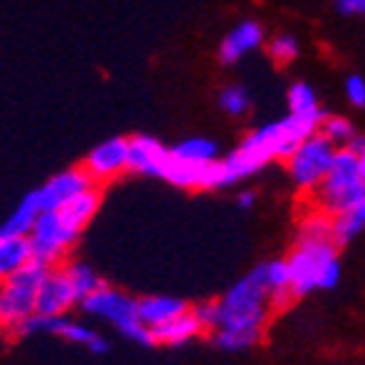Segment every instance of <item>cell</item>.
I'll return each instance as SVG.
<instances>
[{"mask_svg": "<svg viewBox=\"0 0 365 365\" xmlns=\"http://www.w3.org/2000/svg\"><path fill=\"white\" fill-rule=\"evenodd\" d=\"M82 169L90 174V179L98 187L110 182V179L120 177L123 171H128V138L115 135V138H108L103 143H98V146L87 153Z\"/></svg>", "mask_w": 365, "mask_h": 365, "instance_id": "cell-10", "label": "cell"}, {"mask_svg": "<svg viewBox=\"0 0 365 365\" xmlns=\"http://www.w3.org/2000/svg\"><path fill=\"white\" fill-rule=\"evenodd\" d=\"M46 332L56 337H64V340L74 342V345L87 347V350L95 355L108 353V340L100 335L98 329L87 327L85 322H74V319H67V317H49Z\"/></svg>", "mask_w": 365, "mask_h": 365, "instance_id": "cell-15", "label": "cell"}, {"mask_svg": "<svg viewBox=\"0 0 365 365\" xmlns=\"http://www.w3.org/2000/svg\"><path fill=\"white\" fill-rule=\"evenodd\" d=\"M263 41H266V34H263V26L258 21H240L220 43V61L222 64H237L243 56L261 49Z\"/></svg>", "mask_w": 365, "mask_h": 365, "instance_id": "cell-12", "label": "cell"}, {"mask_svg": "<svg viewBox=\"0 0 365 365\" xmlns=\"http://www.w3.org/2000/svg\"><path fill=\"white\" fill-rule=\"evenodd\" d=\"M217 103H220V108L225 110L227 115L240 118L250 110V92L245 90L243 85H227V87L220 90Z\"/></svg>", "mask_w": 365, "mask_h": 365, "instance_id": "cell-26", "label": "cell"}, {"mask_svg": "<svg viewBox=\"0 0 365 365\" xmlns=\"http://www.w3.org/2000/svg\"><path fill=\"white\" fill-rule=\"evenodd\" d=\"M31 261L34 258H31V248L26 237L0 235V281L19 274L21 268L29 266Z\"/></svg>", "mask_w": 365, "mask_h": 365, "instance_id": "cell-19", "label": "cell"}, {"mask_svg": "<svg viewBox=\"0 0 365 365\" xmlns=\"http://www.w3.org/2000/svg\"><path fill=\"white\" fill-rule=\"evenodd\" d=\"M74 304H77V297H74L61 266L49 268L36 292V309L34 312L43 317H67V312Z\"/></svg>", "mask_w": 365, "mask_h": 365, "instance_id": "cell-11", "label": "cell"}, {"mask_svg": "<svg viewBox=\"0 0 365 365\" xmlns=\"http://www.w3.org/2000/svg\"><path fill=\"white\" fill-rule=\"evenodd\" d=\"M324 115L327 113L322 108L309 110V113H289L287 118L261 125L250 135H245L243 143L222 158L230 184H237L240 179L256 174L271 161H279V158L284 161L299 140L319 133V123Z\"/></svg>", "mask_w": 365, "mask_h": 365, "instance_id": "cell-2", "label": "cell"}, {"mask_svg": "<svg viewBox=\"0 0 365 365\" xmlns=\"http://www.w3.org/2000/svg\"><path fill=\"white\" fill-rule=\"evenodd\" d=\"M271 314L274 309H271L268 289L263 284L261 266H256L215 302V345L227 353L250 350L263 337Z\"/></svg>", "mask_w": 365, "mask_h": 365, "instance_id": "cell-1", "label": "cell"}, {"mask_svg": "<svg viewBox=\"0 0 365 365\" xmlns=\"http://www.w3.org/2000/svg\"><path fill=\"white\" fill-rule=\"evenodd\" d=\"M77 237H79V232L74 230L56 210H51V212L38 215L36 225L31 227L26 240H29L31 258H34V261L46 268H54L67 261L69 250L77 243Z\"/></svg>", "mask_w": 365, "mask_h": 365, "instance_id": "cell-6", "label": "cell"}, {"mask_svg": "<svg viewBox=\"0 0 365 365\" xmlns=\"http://www.w3.org/2000/svg\"><path fill=\"white\" fill-rule=\"evenodd\" d=\"M335 8L342 13V16H363L365 11V0H335Z\"/></svg>", "mask_w": 365, "mask_h": 365, "instance_id": "cell-30", "label": "cell"}, {"mask_svg": "<svg viewBox=\"0 0 365 365\" xmlns=\"http://www.w3.org/2000/svg\"><path fill=\"white\" fill-rule=\"evenodd\" d=\"M319 133L332 143L335 148H345L350 140L358 135L355 130V123L345 115H324L322 123H319Z\"/></svg>", "mask_w": 365, "mask_h": 365, "instance_id": "cell-24", "label": "cell"}, {"mask_svg": "<svg viewBox=\"0 0 365 365\" xmlns=\"http://www.w3.org/2000/svg\"><path fill=\"white\" fill-rule=\"evenodd\" d=\"M287 103L289 113H309V110L319 108V100H317V92L307 82H294L287 92Z\"/></svg>", "mask_w": 365, "mask_h": 365, "instance_id": "cell-27", "label": "cell"}, {"mask_svg": "<svg viewBox=\"0 0 365 365\" xmlns=\"http://www.w3.org/2000/svg\"><path fill=\"white\" fill-rule=\"evenodd\" d=\"M205 329L200 327V322H197V317L192 314V309L182 312L179 317H174V319H169L166 324H161V327L151 329V340L153 345H184V342L195 340L197 335H202Z\"/></svg>", "mask_w": 365, "mask_h": 365, "instance_id": "cell-17", "label": "cell"}, {"mask_svg": "<svg viewBox=\"0 0 365 365\" xmlns=\"http://www.w3.org/2000/svg\"><path fill=\"white\" fill-rule=\"evenodd\" d=\"M314 210L324 215H337L342 210L365 205V156L350 148H337L322 184L312 192Z\"/></svg>", "mask_w": 365, "mask_h": 365, "instance_id": "cell-3", "label": "cell"}, {"mask_svg": "<svg viewBox=\"0 0 365 365\" xmlns=\"http://www.w3.org/2000/svg\"><path fill=\"white\" fill-rule=\"evenodd\" d=\"M329 225H332V243L337 248L340 245H350L365 227V205H358V207L342 210V212L332 215Z\"/></svg>", "mask_w": 365, "mask_h": 365, "instance_id": "cell-22", "label": "cell"}, {"mask_svg": "<svg viewBox=\"0 0 365 365\" xmlns=\"http://www.w3.org/2000/svg\"><path fill=\"white\" fill-rule=\"evenodd\" d=\"M38 215H41V210H38L36 197H34V192H29V195L16 205V210L8 215L6 222L0 225V235L26 237L31 232V227L36 225Z\"/></svg>", "mask_w": 365, "mask_h": 365, "instance_id": "cell-20", "label": "cell"}, {"mask_svg": "<svg viewBox=\"0 0 365 365\" xmlns=\"http://www.w3.org/2000/svg\"><path fill=\"white\" fill-rule=\"evenodd\" d=\"M46 271H49L46 266L31 261L29 266L21 268L19 274L0 281V312H3L6 327H16L19 322H24L26 317L34 314L36 292L41 287Z\"/></svg>", "mask_w": 365, "mask_h": 365, "instance_id": "cell-8", "label": "cell"}, {"mask_svg": "<svg viewBox=\"0 0 365 365\" xmlns=\"http://www.w3.org/2000/svg\"><path fill=\"white\" fill-rule=\"evenodd\" d=\"M297 240H332V225H329V215L319 212L312 207L304 217L299 220Z\"/></svg>", "mask_w": 365, "mask_h": 365, "instance_id": "cell-25", "label": "cell"}, {"mask_svg": "<svg viewBox=\"0 0 365 365\" xmlns=\"http://www.w3.org/2000/svg\"><path fill=\"white\" fill-rule=\"evenodd\" d=\"M189 304L179 297H166V294H153V297L135 299V312L143 327L156 329L161 324H166L169 319L179 317L182 312H187Z\"/></svg>", "mask_w": 365, "mask_h": 365, "instance_id": "cell-14", "label": "cell"}, {"mask_svg": "<svg viewBox=\"0 0 365 365\" xmlns=\"http://www.w3.org/2000/svg\"><path fill=\"white\" fill-rule=\"evenodd\" d=\"M79 307L85 309V314L95 317V319H103V322H110L113 327L125 335L130 342L135 345H153L151 340V329L143 327L138 319V312H135V299L130 294L120 292L115 287H108L100 281V287L92 294H87Z\"/></svg>", "mask_w": 365, "mask_h": 365, "instance_id": "cell-5", "label": "cell"}, {"mask_svg": "<svg viewBox=\"0 0 365 365\" xmlns=\"http://www.w3.org/2000/svg\"><path fill=\"white\" fill-rule=\"evenodd\" d=\"M268 54L276 64H289L299 56V41L292 34H279V36L271 38L268 43Z\"/></svg>", "mask_w": 365, "mask_h": 365, "instance_id": "cell-28", "label": "cell"}, {"mask_svg": "<svg viewBox=\"0 0 365 365\" xmlns=\"http://www.w3.org/2000/svg\"><path fill=\"white\" fill-rule=\"evenodd\" d=\"M59 266H61V271H64V276H67L74 297H77V304L87 294H92L100 287V276L95 274V268L87 266L85 261H64V263H59Z\"/></svg>", "mask_w": 365, "mask_h": 365, "instance_id": "cell-23", "label": "cell"}, {"mask_svg": "<svg viewBox=\"0 0 365 365\" xmlns=\"http://www.w3.org/2000/svg\"><path fill=\"white\" fill-rule=\"evenodd\" d=\"M92 187H98V184L92 182L90 174L82 166H69V169L54 174L43 187L34 189V197H36L41 212H51V210L64 207L69 200H74L77 195H82V192H87Z\"/></svg>", "mask_w": 365, "mask_h": 365, "instance_id": "cell-9", "label": "cell"}, {"mask_svg": "<svg viewBox=\"0 0 365 365\" xmlns=\"http://www.w3.org/2000/svg\"><path fill=\"white\" fill-rule=\"evenodd\" d=\"M100 202H103L100 187H92V189H87V192H82V195H77L74 200H69L67 205H64V207H59L56 212L67 220L74 230L82 232L92 222V217L98 215Z\"/></svg>", "mask_w": 365, "mask_h": 365, "instance_id": "cell-18", "label": "cell"}, {"mask_svg": "<svg viewBox=\"0 0 365 365\" xmlns=\"http://www.w3.org/2000/svg\"><path fill=\"white\" fill-rule=\"evenodd\" d=\"M169 148L151 135H133L128 138V171L146 174V177H161Z\"/></svg>", "mask_w": 365, "mask_h": 365, "instance_id": "cell-13", "label": "cell"}, {"mask_svg": "<svg viewBox=\"0 0 365 365\" xmlns=\"http://www.w3.org/2000/svg\"><path fill=\"white\" fill-rule=\"evenodd\" d=\"M6 327V322H3V312H0V329Z\"/></svg>", "mask_w": 365, "mask_h": 365, "instance_id": "cell-33", "label": "cell"}, {"mask_svg": "<svg viewBox=\"0 0 365 365\" xmlns=\"http://www.w3.org/2000/svg\"><path fill=\"white\" fill-rule=\"evenodd\" d=\"M237 205H240L243 210H250L253 205H256V192H253V189H243V192L237 195Z\"/></svg>", "mask_w": 365, "mask_h": 365, "instance_id": "cell-31", "label": "cell"}, {"mask_svg": "<svg viewBox=\"0 0 365 365\" xmlns=\"http://www.w3.org/2000/svg\"><path fill=\"white\" fill-rule=\"evenodd\" d=\"M263 274V284L268 289V299H271V309L281 312L287 309L294 302L292 294V276H289L287 258H274V261L258 263Z\"/></svg>", "mask_w": 365, "mask_h": 365, "instance_id": "cell-16", "label": "cell"}, {"mask_svg": "<svg viewBox=\"0 0 365 365\" xmlns=\"http://www.w3.org/2000/svg\"><path fill=\"white\" fill-rule=\"evenodd\" d=\"M169 153L177 158V161H184V164H192V166L212 164L215 158H220L217 143L210 138H202V135L182 140V143H177L174 148H169Z\"/></svg>", "mask_w": 365, "mask_h": 365, "instance_id": "cell-21", "label": "cell"}, {"mask_svg": "<svg viewBox=\"0 0 365 365\" xmlns=\"http://www.w3.org/2000/svg\"><path fill=\"white\" fill-rule=\"evenodd\" d=\"M345 98L350 100V105L355 108H363L365 105V82L360 74H350L345 79Z\"/></svg>", "mask_w": 365, "mask_h": 365, "instance_id": "cell-29", "label": "cell"}, {"mask_svg": "<svg viewBox=\"0 0 365 365\" xmlns=\"http://www.w3.org/2000/svg\"><path fill=\"white\" fill-rule=\"evenodd\" d=\"M287 266L292 276L294 299L307 297L317 289L329 292L342 279L340 256L332 240H297L287 258Z\"/></svg>", "mask_w": 365, "mask_h": 365, "instance_id": "cell-4", "label": "cell"}, {"mask_svg": "<svg viewBox=\"0 0 365 365\" xmlns=\"http://www.w3.org/2000/svg\"><path fill=\"white\" fill-rule=\"evenodd\" d=\"M337 148L324 138L322 133H314L309 138L299 140L294 151L289 153L287 161L289 179L302 195H312L319 184H322L324 174H327L332 158H335Z\"/></svg>", "mask_w": 365, "mask_h": 365, "instance_id": "cell-7", "label": "cell"}, {"mask_svg": "<svg viewBox=\"0 0 365 365\" xmlns=\"http://www.w3.org/2000/svg\"><path fill=\"white\" fill-rule=\"evenodd\" d=\"M345 148H350V151H353V153H360V156H365V138L358 133L353 140H350V143H347Z\"/></svg>", "mask_w": 365, "mask_h": 365, "instance_id": "cell-32", "label": "cell"}]
</instances>
